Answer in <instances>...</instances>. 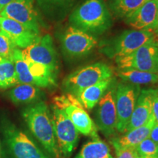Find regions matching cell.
Returning <instances> with one entry per match:
<instances>
[{
    "mask_svg": "<svg viewBox=\"0 0 158 158\" xmlns=\"http://www.w3.org/2000/svg\"><path fill=\"white\" fill-rule=\"evenodd\" d=\"M68 21L70 25L94 37L106 32L113 23L111 14L102 0L84 1L71 12Z\"/></svg>",
    "mask_w": 158,
    "mask_h": 158,
    "instance_id": "1",
    "label": "cell"
},
{
    "mask_svg": "<svg viewBox=\"0 0 158 158\" xmlns=\"http://www.w3.org/2000/svg\"><path fill=\"white\" fill-rule=\"evenodd\" d=\"M22 116L31 133L44 149L51 155H58L53 118L47 104L43 100L30 104L22 110Z\"/></svg>",
    "mask_w": 158,
    "mask_h": 158,
    "instance_id": "2",
    "label": "cell"
},
{
    "mask_svg": "<svg viewBox=\"0 0 158 158\" xmlns=\"http://www.w3.org/2000/svg\"><path fill=\"white\" fill-rule=\"evenodd\" d=\"M0 125L4 141L13 158H48L27 134L8 118L2 117Z\"/></svg>",
    "mask_w": 158,
    "mask_h": 158,
    "instance_id": "3",
    "label": "cell"
},
{
    "mask_svg": "<svg viewBox=\"0 0 158 158\" xmlns=\"http://www.w3.org/2000/svg\"><path fill=\"white\" fill-rule=\"evenodd\" d=\"M113 77V70L102 62L86 65L71 73L63 80L65 92L77 97L84 89Z\"/></svg>",
    "mask_w": 158,
    "mask_h": 158,
    "instance_id": "4",
    "label": "cell"
},
{
    "mask_svg": "<svg viewBox=\"0 0 158 158\" xmlns=\"http://www.w3.org/2000/svg\"><path fill=\"white\" fill-rule=\"evenodd\" d=\"M155 38L152 31L129 29L106 41L100 51L112 59L127 56L150 40Z\"/></svg>",
    "mask_w": 158,
    "mask_h": 158,
    "instance_id": "5",
    "label": "cell"
},
{
    "mask_svg": "<svg viewBox=\"0 0 158 158\" xmlns=\"http://www.w3.org/2000/svg\"><path fill=\"white\" fill-rule=\"evenodd\" d=\"M53 102L54 106L66 113L79 133L94 140L100 139L95 124L76 96L66 93L55 97Z\"/></svg>",
    "mask_w": 158,
    "mask_h": 158,
    "instance_id": "6",
    "label": "cell"
},
{
    "mask_svg": "<svg viewBox=\"0 0 158 158\" xmlns=\"http://www.w3.org/2000/svg\"><path fill=\"white\" fill-rule=\"evenodd\" d=\"M62 54L68 59H79L87 56L96 47L97 38L93 35L68 26L58 35Z\"/></svg>",
    "mask_w": 158,
    "mask_h": 158,
    "instance_id": "7",
    "label": "cell"
},
{
    "mask_svg": "<svg viewBox=\"0 0 158 158\" xmlns=\"http://www.w3.org/2000/svg\"><path fill=\"white\" fill-rule=\"evenodd\" d=\"M115 61L118 69H134L158 74V41L154 38L132 54Z\"/></svg>",
    "mask_w": 158,
    "mask_h": 158,
    "instance_id": "8",
    "label": "cell"
},
{
    "mask_svg": "<svg viewBox=\"0 0 158 158\" xmlns=\"http://www.w3.org/2000/svg\"><path fill=\"white\" fill-rule=\"evenodd\" d=\"M52 118L58 150L64 157H69L78 141V131L64 110L54 106Z\"/></svg>",
    "mask_w": 158,
    "mask_h": 158,
    "instance_id": "9",
    "label": "cell"
},
{
    "mask_svg": "<svg viewBox=\"0 0 158 158\" xmlns=\"http://www.w3.org/2000/svg\"><path fill=\"white\" fill-rule=\"evenodd\" d=\"M138 85L118 83L116 86L115 102L117 124L116 131L124 133L135 108L136 101L141 92Z\"/></svg>",
    "mask_w": 158,
    "mask_h": 158,
    "instance_id": "10",
    "label": "cell"
},
{
    "mask_svg": "<svg viewBox=\"0 0 158 158\" xmlns=\"http://www.w3.org/2000/svg\"><path fill=\"white\" fill-rule=\"evenodd\" d=\"M0 16L16 21L36 34H40V17L34 0H14L0 12Z\"/></svg>",
    "mask_w": 158,
    "mask_h": 158,
    "instance_id": "11",
    "label": "cell"
},
{
    "mask_svg": "<svg viewBox=\"0 0 158 158\" xmlns=\"http://www.w3.org/2000/svg\"><path fill=\"white\" fill-rule=\"evenodd\" d=\"M113 83L97 104V127L106 137L114 135L116 131L117 115L115 102L116 86Z\"/></svg>",
    "mask_w": 158,
    "mask_h": 158,
    "instance_id": "12",
    "label": "cell"
},
{
    "mask_svg": "<svg viewBox=\"0 0 158 158\" xmlns=\"http://www.w3.org/2000/svg\"><path fill=\"white\" fill-rule=\"evenodd\" d=\"M21 53L23 58L44 64L56 72L58 71V54L50 35L40 36L32 44L21 49Z\"/></svg>",
    "mask_w": 158,
    "mask_h": 158,
    "instance_id": "13",
    "label": "cell"
},
{
    "mask_svg": "<svg viewBox=\"0 0 158 158\" xmlns=\"http://www.w3.org/2000/svg\"><path fill=\"white\" fill-rule=\"evenodd\" d=\"M157 15L158 0H149L124 21L134 29L153 31L157 24Z\"/></svg>",
    "mask_w": 158,
    "mask_h": 158,
    "instance_id": "14",
    "label": "cell"
},
{
    "mask_svg": "<svg viewBox=\"0 0 158 158\" xmlns=\"http://www.w3.org/2000/svg\"><path fill=\"white\" fill-rule=\"evenodd\" d=\"M1 30L7 35L17 48L24 49L40 37L33 31L14 20L0 16Z\"/></svg>",
    "mask_w": 158,
    "mask_h": 158,
    "instance_id": "15",
    "label": "cell"
},
{
    "mask_svg": "<svg viewBox=\"0 0 158 158\" xmlns=\"http://www.w3.org/2000/svg\"><path fill=\"white\" fill-rule=\"evenodd\" d=\"M153 89H148L141 90L124 133L143 126L149 121L152 115Z\"/></svg>",
    "mask_w": 158,
    "mask_h": 158,
    "instance_id": "16",
    "label": "cell"
},
{
    "mask_svg": "<svg viewBox=\"0 0 158 158\" xmlns=\"http://www.w3.org/2000/svg\"><path fill=\"white\" fill-rule=\"evenodd\" d=\"M78 0H36L37 8L51 22L62 21L76 7Z\"/></svg>",
    "mask_w": 158,
    "mask_h": 158,
    "instance_id": "17",
    "label": "cell"
},
{
    "mask_svg": "<svg viewBox=\"0 0 158 158\" xmlns=\"http://www.w3.org/2000/svg\"><path fill=\"white\" fill-rule=\"evenodd\" d=\"M155 123V117L152 114L149 121L144 125L126 132L124 135L119 137L113 138L111 140V143L116 150V152L122 149L135 148L138 143L149 138L150 132Z\"/></svg>",
    "mask_w": 158,
    "mask_h": 158,
    "instance_id": "18",
    "label": "cell"
},
{
    "mask_svg": "<svg viewBox=\"0 0 158 158\" xmlns=\"http://www.w3.org/2000/svg\"><path fill=\"white\" fill-rule=\"evenodd\" d=\"M7 95L15 104H32L40 101L44 94L35 85L19 84L9 91Z\"/></svg>",
    "mask_w": 158,
    "mask_h": 158,
    "instance_id": "19",
    "label": "cell"
},
{
    "mask_svg": "<svg viewBox=\"0 0 158 158\" xmlns=\"http://www.w3.org/2000/svg\"><path fill=\"white\" fill-rule=\"evenodd\" d=\"M114 81L112 77L92 85L82 90L76 98L85 108L87 110L92 109L94 106H97Z\"/></svg>",
    "mask_w": 158,
    "mask_h": 158,
    "instance_id": "20",
    "label": "cell"
},
{
    "mask_svg": "<svg viewBox=\"0 0 158 158\" xmlns=\"http://www.w3.org/2000/svg\"><path fill=\"white\" fill-rule=\"evenodd\" d=\"M23 59L27 63L31 76L35 81V86L41 88L56 86L57 72L51 70L50 68L44 64L35 62L25 58Z\"/></svg>",
    "mask_w": 158,
    "mask_h": 158,
    "instance_id": "21",
    "label": "cell"
},
{
    "mask_svg": "<svg viewBox=\"0 0 158 158\" xmlns=\"http://www.w3.org/2000/svg\"><path fill=\"white\" fill-rule=\"evenodd\" d=\"M117 76L124 82L135 85L155 84L158 83V74L134 69H117Z\"/></svg>",
    "mask_w": 158,
    "mask_h": 158,
    "instance_id": "22",
    "label": "cell"
},
{
    "mask_svg": "<svg viewBox=\"0 0 158 158\" xmlns=\"http://www.w3.org/2000/svg\"><path fill=\"white\" fill-rule=\"evenodd\" d=\"M149 0H110L109 7L118 19H125Z\"/></svg>",
    "mask_w": 158,
    "mask_h": 158,
    "instance_id": "23",
    "label": "cell"
},
{
    "mask_svg": "<svg viewBox=\"0 0 158 158\" xmlns=\"http://www.w3.org/2000/svg\"><path fill=\"white\" fill-rule=\"evenodd\" d=\"M76 158H114L108 146L101 140L89 142L82 147Z\"/></svg>",
    "mask_w": 158,
    "mask_h": 158,
    "instance_id": "24",
    "label": "cell"
},
{
    "mask_svg": "<svg viewBox=\"0 0 158 158\" xmlns=\"http://www.w3.org/2000/svg\"><path fill=\"white\" fill-rule=\"evenodd\" d=\"M11 59L13 60L15 65L18 83L19 84H32L35 86V81L32 76H31L27 63L23 57L21 49L19 48L15 49Z\"/></svg>",
    "mask_w": 158,
    "mask_h": 158,
    "instance_id": "25",
    "label": "cell"
},
{
    "mask_svg": "<svg viewBox=\"0 0 158 158\" xmlns=\"http://www.w3.org/2000/svg\"><path fill=\"white\" fill-rule=\"evenodd\" d=\"M19 84L13 60L4 58L0 62V89H8Z\"/></svg>",
    "mask_w": 158,
    "mask_h": 158,
    "instance_id": "26",
    "label": "cell"
},
{
    "mask_svg": "<svg viewBox=\"0 0 158 158\" xmlns=\"http://www.w3.org/2000/svg\"><path fill=\"white\" fill-rule=\"evenodd\" d=\"M135 149L141 158H158V144L149 138L138 143Z\"/></svg>",
    "mask_w": 158,
    "mask_h": 158,
    "instance_id": "27",
    "label": "cell"
},
{
    "mask_svg": "<svg viewBox=\"0 0 158 158\" xmlns=\"http://www.w3.org/2000/svg\"><path fill=\"white\" fill-rule=\"evenodd\" d=\"M16 48L17 46L7 35L3 31H0V56L11 59Z\"/></svg>",
    "mask_w": 158,
    "mask_h": 158,
    "instance_id": "28",
    "label": "cell"
},
{
    "mask_svg": "<svg viewBox=\"0 0 158 158\" xmlns=\"http://www.w3.org/2000/svg\"><path fill=\"white\" fill-rule=\"evenodd\" d=\"M116 158H141L136 152L135 148H129L116 152Z\"/></svg>",
    "mask_w": 158,
    "mask_h": 158,
    "instance_id": "29",
    "label": "cell"
},
{
    "mask_svg": "<svg viewBox=\"0 0 158 158\" xmlns=\"http://www.w3.org/2000/svg\"><path fill=\"white\" fill-rule=\"evenodd\" d=\"M152 114L158 124V89H154L152 94Z\"/></svg>",
    "mask_w": 158,
    "mask_h": 158,
    "instance_id": "30",
    "label": "cell"
},
{
    "mask_svg": "<svg viewBox=\"0 0 158 158\" xmlns=\"http://www.w3.org/2000/svg\"><path fill=\"white\" fill-rule=\"evenodd\" d=\"M149 138H150L155 143L158 144V124L155 123V126H154L151 132H150Z\"/></svg>",
    "mask_w": 158,
    "mask_h": 158,
    "instance_id": "31",
    "label": "cell"
},
{
    "mask_svg": "<svg viewBox=\"0 0 158 158\" xmlns=\"http://www.w3.org/2000/svg\"><path fill=\"white\" fill-rule=\"evenodd\" d=\"M13 1H14V0H0V12L5 6H7Z\"/></svg>",
    "mask_w": 158,
    "mask_h": 158,
    "instance_id": "32",
    "label": "cell"
},
{
    "mask_svg": "<svg viewBox=\"0 0 158 158\" xmlns=\"http://www.w3.org/2000/svg\"><path fill=\"white\" fill-rule=\"evenodd\" d=\"M153 32L155 33V34H157V35H158V15H157V24H156V27H155V28L154 29V30H153Z\"/></svg>",
    "mask_w": 158,
    "mask_h": 158,
    "instance_id": "33",
    "label": "cell"
},
{
    "mask_svg": "<svg viewBox=\"0 0 158 158\" xmlns=\"http://www.w3.org/2000/svg\"><path fill=\"white\" fill-rule=\"evenodd\" d=\"M2 147H1V143H0V158L2 157Z\"/></svg>",
    "mask_w": 158,
    "mask_h": 158,
    "instance_id": "34",
    "label": "cell"
},
{
    "mask_svg": "<svg viewBox=\"0 0 158 158\" xmlns=\"http://www.w3.org/2000/svg\"><path fill=\"white\" fill-rule=\"evenodd\" d=\"M4 59V58H2V57L1 56H0V62H1V61H2V59Z\"/></svg>",
    "mask_w": 158,
    "mask_h": 158,
    "instance_id": "35",
    "label": "cell"
},
{
    "mask_svg": "<svg viewBox=\"0 0 158 158\" xmlns=\"http://www.w3.org/2000/svg\"><path fill=\"white\" fill-rule=\"evenodd\" d=\"M0 31H1V27H0Z\"/></svg>",
    "mask_w": 158,
    "mask_h": 158,
    "instance_id": "36",
    "label": "cell"
}]
</instances>
